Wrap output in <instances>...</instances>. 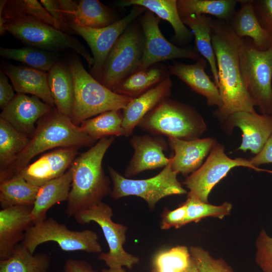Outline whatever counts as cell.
<instances>
[{
	"mask_svg": "<svg viewBox=\"0 0 272 272\" xmlns=\"http://www.w3.org/2000/svg\"><path fill=\"white\" fill-rule=\"evenodd\" d=\"M212 43L217 60L220 94L223 105L213 111L220 123L234 113L255 112L254 105L244 85L240 69L242 39L228 22L214 19Z\"/></svg>",
	"mask_w": 272,
	"mask_h": 272,
	"instance_id": "cell-1",
	"label": "cell"
},
{
	"mask_svg": "<svg viewBox=\"0 0 272 272\" xmlns=\"http://www.w3.org/2000/svg\"><path fill=\"white\" fill-rule=\"evenodd\" d=\"M114 140V136L99 140L72 163L71 188L65 209L69 216H75L110 195V179L104 173L102 161Z\"/></svg>",
	"mask_w": 272,
	"mask_h": 272,
	"instance_id": "cell-2",
	"label": "cell"
},
{
	"mask_svg": "<svg viewBox=\"0 0 272 272\" xmlns=\"http://www.w3.org/2000/svg\"><path fill=\"white\" fill-rule=\"evenodd\" d=\"M95 141L74 124L71 118L56 108L40 119L24 151L14 163L0 174V181L19 173L32 158L55 148H76L92 146Z\"/></svg>",
	"mask_w": 272,
	"mask_h": 272,
	"instance_id": "cell-3",
	"label": "cell"
},
{
	"mask_svg": "<svg viewBox=\"0 0 272 272\" xmlns=\"http://www.w3.org/2000/svg\"><path fill=\"white\" fill-rule=\"evenodd\" d=\"M67 65L74 83V99L71 118L77 125L106 111L123 109L132 98L118 94L94 78L77 55Z\"/></svg>",
	"mask_w": 272,
	"mask_h": 272,
	"instance_id": "cell-4",
	"label": "cell"
},
{
	"mask_svg": "<svg viewBox=\"0 0 272 272\" xmlns=\"http://www.w3.org/2000/svg\"><path fill=\"white\" fill-rule=\"evenodd\" d=\"M138 126L154 135L186 141L199 139L207 129L202 116L195 108L169 97L149 112Z\"/></svg>",
	"mask_w": 272,
	"mask_h": 272,
	"instance_id": "cell-5",
	"label": "cell"
},
{
	"mask_svg": "<svg viewBox=\"0 0 272 272\" xmlns=\"http://www.w3.org/2000/svg\"><path fill=\"white\" fill-rule=\"evenodd\" d=\"M240 64L244 85L254 106L262 114L272 115V46L260 50L251 39L243 38Z\"/></svg>",
	"mask_w": 272,
	"mask_h": 272,
	"instance_id": "cell-6",
	"label": "cell"
},
{
	"mask_svg": "<svg viewBox=\"0 0 272 272\" xmlns=\"http://www.w3.org/2000/svg\"><path fill=\"white\" fill-rule=\"evenodd\" d=\"M108 171L113 183L110 197L117 199L131 195L138 196L146 201L151 210L166 196L187 193L178 180L177 174L172 169L170 163L157 175L144 179L126 178L111 167H108Z\"/></svg>",
	"mask_w": 272,
	"mask_h": 272,
	"instance_id": "cell-7",
	"label": "cell"
},
{
	"mask_svg": "<svg viewBox=\"0 0 272 272\" xmlns=\"http://www.w3.org/2000/svg\"><path fill=\"white\" fill-rule=\"evenodd\" d=\"M6 29L30 46L50 52L73 50L86 60L90 69L92 66V56L77 38L51 25L25 17L7 22Z\"/></svg>",
	"mask_w": 272,
	"mask_h": 272,
	"instance_id": "cell-8",
	"label": "cell"
},
{
	"mask_svg": "<svg viewBox=\"0 0 272 272\" xmlns=\"http://www.w3.org/2000/svg\"><path fill=\"white\" fill-rule=\"evenodd\" d=\"M113 211L107 203L101 201L80 211L74 216L82 225L94 222L101 227L109 247L107 253H101L98 259L103 261L108 268L122 267L132 269L139 262V258L127 252L123 248L127 228L112 220Z\"/></svg>",
	"mask_w": 272,
	"mask_h": 272,
	"instance_id": "cell-9",
	"label": "cell"
},
{
	"mask_svg": "<svg viewBox=\"0 0 272 272\" xmlns=\"http://www.w3.org/2000/svg\"><path fill=\"white\" fill-rule=\"evenodd\" d=\"M134 22L118 38L105 61L100 83L111 90L138 71L144 52L145 37L140 24Z\"/></svg>",
	"mask_w": 272,
	"mask_h": 272,
	"instance_id": "cell-10",
	"label": "cell"
},
{
	"mask_svg": "<svg viewBox=\"0 0 272 272\" xmlns=\"http://www.w3.org/2000/svg\"><path fill=\"white\" fill-rule=\"evenodd\" d=\"M49 241L56 242L65 251H83L100 254L102 251L98 235L94 231L71 230L51 217L29 227L21 244L34 253L37 246Z\"/></svg>",
	"mask_w": 272,
	"mask_h": 272,
	"instance_id": "cell-11",
	"label": "cell"
},
{
	"mask_svg": "<svg viewBox=\"0 0 272 272\" xmlns=\"http://www.w3.org/2000/svg\"><path fill=\"white\" fill-rule=\"evenodd\" d=\"M146 9L140 6H132L129 13L113 24L102 28H92L76 24L69 25L88 44L93 59L90 74L100 82L104 66L113 45L125 30Z\"/></svg>",
	"mask_w": 272,
	"mask_h": 272,
	"instance_id": "cell-12",
	"label": "cell"
},
{
	"mask_svg": "<svg viewBox=\"0 0 272 272\" xmlns=\"http://www.w3.org/2000/svg\"><path fill=\"white\" fill-rule=\"evenodd\" d=\"M224 151V146L217 143L205 162L185 179L183 184L189 190L188 195L208 202V196L212 189L232 169L242 166L261 170L252 165L249 160L230 158Z\"/></svg>",
	"mask_w": 272,
	"mask_h": 272,
	"instance_id": "cell-13",
	"label": "cell"
},
{
	"mask_svg": "<svg viewBox=\"0 0 272 272\" xmlns=\"http://www.w3.org/2000/svg\"><path fill=\"white\" fill-rule=\"evenodd\" d=\"M139 18L145 43L138 71L167 60L186 58L196 61L201 56L196 49L179 47L168 41L159 28L161 19L153 13L146 10Z\"/></svg>",
	"mask_w": 272,
	"mask_h": 272,
	"instance_id": "cell-14",
	"label": "cell"
},
{
	"mask_svg": "<svg viewBox=\"0 0 272 272\" xmlns=\"http://www.w3.org/2000/svg\"><path fill=\"white\" fill-rule=\"evenodd\" d=\"M224 131L232 132L237 127L242 132V142L237 149L257 154L272 136V115L255 112L239 111L233 113L221 123Z\"/></svg>",
	"mask_w": 272,
	"mask_h": 272,
	"instance_id": "cell-15",
	"label": "cell"
},
{
	"mask_svg": "<svg viewBox=\"0 0 272 272\" xmlns=\"http://www.w3.org/2000/svg\"><path fill=\"white\" fill-rule=\"evenodd\" d=\"M133 155L124 171V176L130 178L148 170L164 168L171 162L164 151L168 143L161 135H134L129 140Z\"/></svg>",
	"mask_w": 272,
	"mask_h": 272,
	"instance_id": "cell-16",
	"label": "cell"
},
{
	"mask_svg": "<svg viewBox=\"0 0 272 272\" xmlns=\"http://www.w3.org/2000/svg\"><path fill=\"white\" fill-rule=\"evenodd\" d=\"M52 110L51 106L35 96L18 94L2 109L0 118L18 131L29 137L35 130V123Z\"/></svg>",
	"mask_w": 272,
	"mask_h": 272,
	"instance_id": "cell-17",
	"label": "cell"
},
{
	"mask_svg": "<svg viewBox=\"0 0 272 272\" xmlns=\"http://www.w3.org/2000/svg\"><path fill=\"white\" fill-rule=\"evenodd\" d=\"M78 154L76 148H59L42 155L19 173L29 183L41 187L65 173Z\"/></svg>",
	"mask_w": 272,
	"mask_h": 272,
	"instance_id": "cell-18",
	"label": "cell"
},
{
	"mask_svg": "<svg viewBox=\"0 0 272 272\" xmlns=\"http://www.w3.org/2000/svg\"><path fill=\"white\" fill-rule=\"evenodd\" d=\"M168 141L174 152L173 156L170 157L171 168L177 174L183 176L192 174L199 168L217 143L212 138L186 141L169 137Z\"/></svg>",
	"mask_w": 272,
	"mask_h": 272,
	"instance_id": "cell-19",
	"label": "cell"
},
{
	"mask_svg": "<svg viewBox=\"0 0 272 272\" xmlns=\"http://www.w3.org/2000/svg\"><path fill=\"white\" fill-rule=\"evenodd\" d=\"M32 207L14 206L1 210V260L11 256L15 247L23 241L26 231L33 225L31 215Z\"/></svg>",
	"mask_w": 272,
	"mask_h": 272,
	"instance_id": "cell-20",
	"label": "cell"
},
{
	"mask_svg": "<svg viewBox=\"0 0 272 272\" xmlns=\"http://www.w3.org/2000/svg\"><path fill=\"white\" fill-rule=\"evenodd\" d=\"M207 62L201 56L193 64L173 61L167 67L170 75L176 76L194 92L206 97L208 106L220 108L223 103L219 89L205 72Z\"/></svg>",
	"mask_w": 272,
	"mask_h": 272,
	"instance_id": "cell-21",
	"label": "cell"
},
{
	"mask_svg": "<svg viewBox=\"0 0 272 272\" xmlns=\"http://www.w3.org/2000/svg\"><path fill=\"white\" fill-rule=\"evenodd\" d=\"M172 87V82L169 76L155 86L131 99L122 109V127L124 137L130 136L142 119L161 101L170 96Z\"/></svg>",
	"mask_w": 272,
	"mask_h": 272,
	"instance_id": "cell-22",
	"label": "cell"
},
{
	"mask_svg": "<svg viewBox=\"0 0 272 272\" xmlns=\"http://www.w3.org/2000/svg\"><path fill=\"white\" fill-rule=\"evenodd\" d=\"M2 70L9 78L18 94H30L43 100L52 107L55 106L45 72L28 66L3 63Z\"/></svg>",
	"mask_w": 272,
	"mask_h": 272,
	"instance_id": "cell-23",
	"label": "cell"
},
{
	"mask_svg": "<svg viewBox=\"0 0 272 272\" xmlns=\"http://www.w3.org/2000/svg\"><path fill=\"white\" fill-rule=\"evenodd\" d=\"M240 8L228 22L240 38L251 39L255 46L265 50L272 46V36L259 22L252 0H239Z\"/></svg>",
	"mask_w": 272,
	"mask_h": 272,
	"instance_id": "cell-24",
	"label": "cell"
},
{
	"mask_svg": "<svg viewBox=\"0 0 272 272\" xmlns=\"http://www.w3.org/2000/svg\"><path fill=\"white\" fill-rule=\"evenodd\" d=\"M72 180V171L70 168L61 176L40 187L31 210L33 225L45 220L47 211L54 205L67 201Z\"/></svg>",
	"mask_w": 272,
	"mask_h": 272,
	"instance_id": "cell-25",
	"label": "cell"
},
{
	"mask_svg": "<svg viewBox=\"0 0 272 272\" xmlns=\"http://www.w3.org/2000/svg\"><path fill=\"white\" fill-rule=\"evenodd\" d=\"M118 7L140 6L153 13L160 19L169 22L174 32L173 39L178 43L186 44L193 35L184 25L177 9V0H123L117 2Z\"/></svg>",
	"mask_w": 272,
	"mask_h": 272,
	"instance_id": "cell-26",
	"label": "cell"
},
{
	"mask_svg": "<svg viewBox=\"0 0 272 272\" xmlns=\"http://www.w3.org/2000/svg\"><path fill=\"white\" fill-rule=\"evenodd\" d=\"M47 75L49 90L56 109L71 118L74 99V83L68 65L57 61Z\"/></svg>",
	"mask_w": 272,
	"mask_h": 272,
	"instance_id": "cell-27",
	"label": "cell"
},
{
	"mask_svg": "<svg viewBox=\"0 0 272 272\" xmlns=\"http://www.w3.org/2000/svg\"><path fill=\"white\" fill-rule=\"evenodd\" d=\"M194 37L196 50L209 62L214 82L218 88L219 76L216 55L212 43L214 19L203 15L193 14L181 19Z\"/></svg>",
	"mask_w": 272,
	"mask_h": 272,
	"instance_id": "cell-28",
	"label": "cell"
},
{
	"mask_svg": "<svg viewBox=\"0 0 272 272\" xmlns=\"http://www.w3.org/2000/svg\"><path fill=\"white\" fill-rule=\"evenodd\" d=\"M170 75L167 67L158 63L134 72L122 80L112 91L118 94L134 98L155 86Z\"/></svg>",
	"mask_w": 272,
	"mask_h": 272,
	"instance_id": "cell-29",
	"label": "cell"
},
{
	"mask_svg": "<svg viewBox=\"0 0 272 272\" xmlns=\"http://www.w3.org/2000/svg\"><path fill=\"white\" fill-rule=\"evenodd\" d=\"M40 187L27 181L20 173L0 181V203L2 209L14 206L32 207Z\"/></svg>",
	"mask_w": 272,
	"mask_h": 272,
	"instance_id": "cell-30",
	"label": "cell"
},
{
	"mask_svg": "<svg viewBox=\"0 0 272 272\" xmlns=\"http://www.w3.org/2000/svg\"><path fill=\"white\" fill-rule=\"evenodd\" d=\"M30 18L61 31L58 23L37 0H1L0 19L6 23L21 18Z\"/></svg>",
	"mask_w": 272,
	"mask_h": 272,
	"instance_id": "cell-31",
	"label": "cell"
},
{
	"mask_svg": "<svg viewBox=\"0 0 272 272\" xmlns=\"http://www.w3.org/2000/svg\"><path fill=\"white\" fill-rule=\"evenodd\" d=\"M238 0H177L181 19L191 15H210L229 22L236 11Z\"/></svg>",
	"mask_w": 272,
	"mask_h": 272,
	"instance_id": "cell-32",
	"label": "cell"
},
{
	"mask_svg": "<svg viewBox=\"0 0 272 272\" xmlns=\"http://www.w3.org/2000/svg\"><path fill=\"white\" fill-rule=\"evenodd\" d=\"M51 258L46 253H31L22 244L8 258L0 260V272H47Z\"/></svg>",
	"mask_w": 272,
	"mask_h": 272,
	"instance_id": "cell-33",
	"label": "cell"
},
{
	"mask_svg": "<svg viewBox=\"0 0 272 272\" xmlns=\"http://www.w3.org/2000/svg\"><path fill=\"white\" fill-rule=\"evenodd\" d=\"M30 138L0 118V174L5 172L26 148Z\"/></svg>",
	"mask_w": 272,
	"mask_h": 272,
	"instance_id": "cell-34",
	"label": "cell"
},
{
	"mask_svg": "<svg viewBox=\"0 0 272 272\" xmlns=\"http://www.w3.org/2000/svg\"><path fill=\"white\" fill-rule=\"evenodd\" d=\"M122 110H112L83 121L81 129L95 141L111 136H124Z\"/></svg>",
	"mask_w": 272,
	"mask_h": 272,
	"instance_id": "cell-35",
	"label": "cell"
},
{
	"mask_svg": "<svg viewBox=\"0 0 272 272\" xmlns=\"http://www.w3.org/2000/svg\"><path fill=\"white\" fill-rule=\"evenodd\" d=\"M117 20L112 11L100 1L81 0L78 3L75 20L72 24L92 28H102Z\"/></svg>",
	"mask_w": 272,
	"mask_h": 272,
	"instance_id": "cell-36",
	"label": "cell"
},
{
	"mask_svg": "<svg viewBox=\"0 0 272 272\" xmlns=\"http://www.w3.org/2000/svg\"><path fill=\"white\" fill-rule=\"evenodd\" d=\"M0 55L28 66L45 72H48L58 61L53 52L28 46L21 48L0 47Z\"/></svg>",
	"mask_w": 272,
	"mask_h": 272,
	"instance_id": "cell-37",
	"label": "cell"
},
{
	"mask_svg": "<svg viewBox=\"0 0 272 272\" xmlns=\"http://www.w3.org/2000/svg\"><path fill=\"white\" fill-rule=\"evenodd\" d=\"M190 259L189 249L185 246L160 251L153 259L152 272H182Z\"/></svg>",
	"mask_w": 272,
	"mask_h": 272,
	"instance_id": "cell-38",
	"label": "cell"
},
{
	"mask_svg": "<svg viewBox=\"0 0 272 272\" xmlns=\"http://www.w3.org/2000/svg\"><path fill=\"white\" fill-rule=\"evenodd\" d=\"M184 203L186 207V224L197 222L202 218L209 217L222 219L230 214L232 207L228 202L215 206L190 195H187Z\"/></svg>",
	"mask_w": 272,
	"mask_h": 272,
	"instance_id": "cell-39",
	"label": "cell"
},
{
	"mask_svg": "<svg viewBox=\"0 0 272 272\" xmlns=\"http://www.w3.org/2000/svg\"><path fill=\"white\" fill-rule=\"evenodd\" d=\"M189 251L198 272H234L222 258H213L207 251L200 247L191 246Z\"/></svg>",
	"mask_w": 272,
	"mask_h": 272,
	"instance_id": "cell-40",
	"label": "cell"
},
{
	"mask_svg": "<svg viewBox=\"0 0 272 272\" xmlns=\"http://www.w3.org/2000/svg\"><path fill=\"white\" fill-rule=\"evenodd\" d=\"M256 262L264 272H272V237L261 230L256 242Z\"/></svg>",
	"mask_w": 272,
	"mask_h": 272,
	"instance_id": "cell-41",
	"label": "cell"
},
{
	"mask_svg": "<svg viewBox=\"0 0 272 272\" xmlns=\"http://www.w3.org/2000/svg\"><path fill=\"white\" fill-rule=\"evenodd\" d=\"M186 224V207L184 203L172 211L166 210L162 216L160 228L162 230L171 227L179 228Z\"/></svg>",
	"mask_w": 272,
	"mask_h": 272,
	"instance_id": "cell-42",
	"label": "cell"
},
{
	"mask_svg": "<svg viewBox=\"0 0 272 272\" xmlns=\"http://www.w3.org/2000/svg\"><path fill=\"white\" fill-rule=\"evenodd\" d=\"M253 6L260 25L272 36V0L253 1Z\"/></svg>",
	"mask_w": 272,
	"mask_h": 272,
	"instance_id": "cell-43",
	"label": "cell"
},
{
	"mask_svg": "<svg viewBox=\"0 0 272 272\" xmlns=\"http://www.w3.org/2000/svg\"><path fill=\"white\" fill-rule=\"evenodd\" d=\"M40 3L52 17L58 23L61 31L70 35L76 34L70 28L61 10L57 0H41Z\"/></svg>",
	"mask_w": 272,
	"mask_h": 272,
	"instance_id": "cell-44",
	"label": "cell"
},
{
	"mask_svg": "<svg viewBox=\"0 0 272 272\" xmlns=\"http://www.w3.org/2000/svg\"><path fill=\"white\" fill-rule=\"evenodd\" d=\"M15 96L13 87L9 84L8 77L1 70L0 71V108L3 109Z\"/></svg>",
	"mask_w": 272,
	"mask_h": 272,
	"instance_id": "cell-45",
	"label": "cell"
},
{
	"mask_svg": "<svg viewBox=\"0 0 272 272\" xmlns=\"http://www.w3.org/2000/svg\"><path fill=\"white\" fill-rule=\"evenodd\" d=\"M254 167L272 163V136L268 139L259 153L249 160Z\"/></svg>",
	"mask_w": 272,
	"mask_h": 272,
	"instance_id": "cell-46",
	"label": "cell"
},
{
	"mask_svg": "<svg viewBox=\"0 0 272 272\" xmlns=\"http://www.w3.org/2000/svg\"><path fill=\"white\" fill-rule=\"evenodd\" d=\"M64 272H97L87 261L78 259H68L64 264Z\"/></svg>",
	"mask_w": 272,
	"mask_h": 272,
	"instance_id": "cell-47",
	"label": "cell"
},
{
	"mask_svg": "<svg viewBox=\"0 0 272 272\" xmlns=\"http://www.w3.org/2000/svg\"><path fill=\"white\" fill-rule=\"evenodd\" d=\"M61 10L69 24L74 22L78 3L71 0H57Z\"/></svg>",
	"mask_w": 272,
	"mask_h": 272,
	"instance_id": "cell-48",
	"label": "cell"
},
{
	"mask_svg": "<svg viewBox=\"0 0 272 272\" xmlns=\"http://www.w3.org/2000/svg\"><path fill=\"white\" fill-rule=\"evenodd\" d=\"M182 272H198L195 263L192 259L191 256L189 264Z\"/></svg>",
	"mask_w": 272,
	"mask_h": 272,
	"instance_id": "cell-49",
	"label": "cell"
},
{
	"mask_svg": "<svg viewBox=\"0 0 272 272\" xmlns=\"http://www.w3.org/2000/svg\"><path fill=\"white\" fill-rule=\"evenodd\" d=\"M102 272H125L122 267L107 269L104 268L102 270Z\"/></svg>",
	"mask_w": 272,
	"mask_h": 272,
	"instance_id": "cell-50",
	"label": "cell"
}]
</instances>
